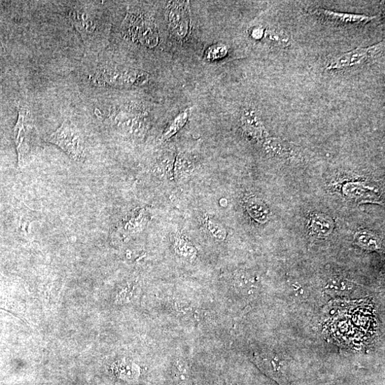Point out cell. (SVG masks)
<instances>
[{"label": "cell", "instance_id": "obj_11", "mask_svg": "<svg viewBox=\"0 0 385 385\" xmlns=\"http://www.w3.org/2000/svg\"><path fill=\"white\" fill-rule=\"evenodd\" d=\"M112 370L118 378L126 381L136 380L141 374L138 365L126 360L115 363L112 366Z\"/></svg>", "mask_w": 385, "mask_h": 385}, {"label": "cell", "instance_id": "obj_25", "mask_svg": "<svg viewBox=\"0 0 385 385\" xmlns=\"http://www.w3.org/2000/svg\"><path fill=\"white\" fill-rule=\"evenodd\" d=\"M228 53L227 48L224 45H217L209 48L207 57L209 59H218L224 57Z\"/></svg>", "mask_w": 385, "mask_h": 385}, {"label": "cell", "instance_id": "obj_21", "mask_svg": "<svg viewBox=\"0 0 385 385\" xmlns=\"http://www.w3.org/2000/svg\"><path fill=\"white\" fill-rule=\"evenodd\" d=\"M205 226L209 233L217 240L223 241L226 239L227 235L226 229L216 221L207 218L205 221Z\"/></svg>", "mask_w": 385, "mask_h": 385}, {"label": "cell", "instance_id": "obj_14", "mask_svg": "<svg viewBox=\"0 0 385 385\" xmlns=\"http://www.w3.org/2000/svg\"><path fill=\"white\" fill-rule=\"evenodd\" d=\"M247 210L250 216L260 224L269 219V211L266 204L259 198H251L247 202Z\"/></svg>", "mask_w": 385, "mask_h": 385}, {"label": "cell", "instance_id": "obj_23", "mask_svg": "<svg viewBox=\"0 0 385 385\" xmlns=\"http://www.w3.org/2000/svg\"><path fill=\"white\" fill-rule=\"evenodd\" d=\"M326 289L334 292H345L353 289V284L343 279H332L328 282Z\"/></svg>", "mask_w": 385, "mask_h": 385}, {"label": "cell", "instance_id": "obj_15", "mask_svg": "<svg viewBox=\"0 0 385 385\" xmlns=\"http://www.w3.org/2000/svg\"><path fill=\"white\" fill-rule=\"evenodd\" d=\"M173 247L175 252L186 260L193 261L196 256L197 252L193 244L183 235L175 238Z\"/></svg>", "mask_w": 385, "mask_h": 385}, {"label": "cell", "instance_id": "obj_3", "mask_svg": "<svg viewBox=\"0 0 385 385\" xmlns=\"http://www.w3.org/2000/svg\"><path fill=\"white\" fill-rule=\"evenodd\" d=\"M148 75L133 69L103 68L94 76V82L112 87L139 86L147 82Z\"/></svg>", "mask_w": 385, "mask_h": 385}, {"label": "cell", "instance_id": "obj_6", "mask_svg": "<svg viewBox=\"0 0 385 385\" xmlns=\"http://www.w3.org/2000/svg\"><path fill=\"white\" fill-rule=\"evenodd\" d=\"M28 112L23 109L19 110L17 122L14 128V138L18 155V163L22 166L30 150L31 126L28 124Z\"/></svg>", "mask_w": 385, "mask_h": 385}, {"label": "cell", "instance_id": "obj_19", "mask_svg": "<svg viewBox=\"0 0 385 385\" xmlns=\"http://www.w3.org/2000/svg\"><path fill=\"white\" fill-rule=\"evenodd\" d=\"M268 41L273 45L286 48L291 45V39L284 31L277 29H269L266 32Z\"/></svg>", "mask_w": 385, "mask_h": 385}, {"label": "cell", "instance_id": "obj_4", "mask_svg": "<svg viewBox=\"0 0 385 385\" xmlns=\"http://www.w3.org/2000/svg\"><path fill=\"white\" fill-rule=\"evenodd\" d=\"M125 34L129 39L149 48L159 43V31L156 24L142 17L128 15L124 23Z\"/></svg>", "mask_w": 385, "mask_h": 385}, {"label": "cell", "instance_id": "obj_22", "mask_svg": "<svg viewBox=\"0 0 385 385\" xmlns=\"http://www.w3.org/2000/svg\"><path fill=\"white\" fill-rule=\"evenodd\" d=\"M175 376L182 382H187L189 378V368L182 359H177L173 363Z\"/></svg>", "mask_w": 385, "mask_h": 385}, {"label": "cell", "instance_id": "obj_18", "mask_svg": "<svg viewBox=\"0 0 385 385\" xmlns=\"http://www.w3.org/2000/svg\"><path fill=\"white\" fill-rule=\"evenodd\" d=\"M355 241L358 246L365 250L375 251L379 247L377 237L367 231H359L355 236Z\"/></svg>", "mask_w": 385, "mask_h": 385}, {"label": "cell", "instance_id": "obj_17", "mask_svg": "<svg viewBox=\"0 0 385 385\" xmlns=\"http://www.w3.org/2000/svg\"><path fill=\"white\" fill-rule=\"evenodd\" d=\"M362 184H347L344 188V193L349 197L358 200H371L375 198V195Z\"/></svg>", "mask_w": 385, "mask_h": 385}, {"label": "cell", "instance_id": "obj_13", "mask_svg": "<svg viewBox=\"0 0 385 385\" xmlns=\"http://www.w3.org/2000/svg\"><path fill=\"white\" fill-rule=\"evenodd\" d=\"M256 363L261 366L263 370L268 374L274 377H282L285 370L284 363L279 358L274 356H258L256 358Z\"/></svg>", "mask_w": 385, "mask_h": 385}, {"label": "cell", "instance_id": "obj_24", "mask_svg": "<svg viewBox=\"0 0 385 385\" xmlns=\"http://www.w3.org/2000/svg\"><path fill=\"white\" fill-rule=\"evenodd\" d=\"M254 278L247 273H240L235 277V285L240 289H251L255 284Z\"/></svg>", "mask_w": 385, "mask_h": 385}, {"label": "cell", "instance_id": "obj_2", "mask_svg": "<svg viewBox=\"0 0 385 385\" xmlns=\"http://www.w3.org/2000/svg\"><path fill=\"white\" fill-rule=\"evenodd\" d=\"M68 17L80 34L86 48L90 51L98 44L101 23L97 14L89 6H79L69 12Z\"/></svg>", "mask_w": 385, "mask_h": 385}, {"label": "cell", "instance_id": "obj_9", "mask_svg": "<svg viewBox=\"0 0 385 385\" xmlns=\"http://www.w3.org/2000/svg\"><path fill=\"white\" fill-rule=\"evenodd\" d=\"M242 126L245 133L256 140L264 139L267 136L266 128L254 111L245 112L242 117Z\"/></svg>", "mask_w": 385, "mask_h": 385}, {"label": "cell", "instance_id": "obj_1", "mask_svg": "<svg viewBox=\"0 0 385 385\" xmlns=\"http://www.w3.org/2000/svg\"><path fill=\"white\" fill-rule=\"evenodd\" d=\"M46 141L59 147L76 161L86 159V147L83 134L72 122L64 121Z\"/></svg>", "mask_w": 385, "mask_h": 385}, {"label": "cell", "instance_id": "obj_26", "mask_svg": "<svg viewBox=\"0 0 385 385\" xmlns=\"http://www.w3.org/2000/svg\"><path fill=\"white\" fill-rule=\"evenodd\" d=\"M173 308L177 313L186 316V314H193L194 308L189 303L182 301H175Z\"/></svg>", "mask_w": 385, "mask_h": 385}, {"label": "cell", "instance_id": "obj_5", "mask_svg": "<svg viewBox=\"0 0 385 385\" xmlns=\"http://www.w3.org/2000/svg\"><path fill=\"white\" fill-rule=\"evenodd\" d=\"M384 45V42H382L371 47L359 48L351 52L342 54L330 61L326 70H339L364 64L380 53Z\"/></svg>", "mask_w": 385, "mask_h": 385}, {"label": "cell", "instance_id": "obj_27", "mask_svg": "<svg viewBox=\"0 0 385 385\" xmlns=\"http://www.w3.org/2000/svg\"><path fill=\"white\" fill-rule=\"evenodd\" d=\"M264 31L262 28L256 27L253 30L252 36L255 39H261L263 36Z\"/></svg>", "mask_w": 385, "mask_h": 385}, {"label": "cell", "instance_id": "obj_16", "mask_svg": "<svg viewBox=\"0 0 385 385\" xmlns=\"http://www.w3.org/2000/svg\"><path fill=\"white\" fill-rule=\"evenodd\" d=\"M173 157L164 155L154 166V173L161 179H170L173 175Z\"/></svg>", "mask_w": 385, "mask_h": 385}, {"label": "cell", "instance_id": "obj_12", "mask_svg": "<svg viewBox=\"0 0 385 385\" xmlns=\"http://www.w3.org/2000/svg\"><path fill=\"white\" fill-rule=\"evenodd\" d=\"M334 228V224L330 217L318 214L312 216L310 221V228L314 234L320 237L329 235Z\"/></svg>", "mask_w": 385, "mask_h": 385}, {"label": "cell", "instance_id": "obj_10", "mask_svg": "<svg viewBox=\"0 0 385 385\" xmlns=\"http://www.w3.org/2000/svg\"><path fill=\"white\" fill-rule=\"evenodd\" d=\"M196 168L195 161L187 154H179L175 159L174 176L178 181L187 179L192 175Z\"/></svg>", "mask_w": 385, "mask_h": 385}, {"label": "cell", "instance_id": "obj_7", "mask_svg": "<svg viewBox=\"0 0 385 385\" xmlns=\"http://www.w3.org/2000/svg\"><path fill=\"white\" fill-rule=\"evenodd\" d=\"M312 13L327 24L342 27L363 26L376 18L375 16L342 13L323 8H318L314 10Z\"/></svg>", "mask_w": 385, "mask_h": 385}, {"label": "cell", "instance_id": "obj_20", "mask_svg": "<svg viewBox=\"0 0 385 385\" xmlns=\"http://www.w3.org/2000/svg\"><path fill=\"white\" fill-rule=\"evenodd\" d=\"M188 119L189 114L187 111L178 115L176 119H175L170 124H169L164 132L162 135L163 141H166V140L169 139L179 132L184 126L188 121Z\"/></svg>", "mask_w": 385, "mask_h": 385}, {"label": "cell", "instance_id": "obj_8", "mask_svg": "<svg viewBox=\"0 0 385 385\" xmlns=\"http://www.w3.org/2000/svg\"><path fill=\"white\" fill-rule=\"evenodd\" d=\"M168 18L169 27L174 34L180 38H185L190 22L189 2H173Z\"/></svg>", "mask_w": 385, "mask_h": 385}]
</instances>
